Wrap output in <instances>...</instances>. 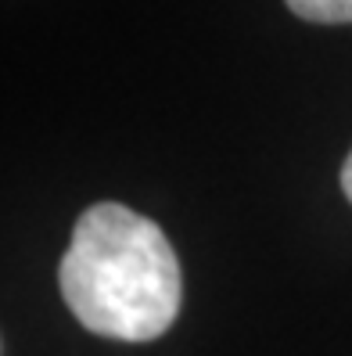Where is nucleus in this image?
Segmentation results:
<instances>
[{
	"label": "nucleus",
	"instance_id": "f257e3e1",
	"mask_svg": "<svg viewBox=\"0 0 352 356\" xmlns=\"http://www.w3.org/2000/svg\"><path fill=\"white\" fill-rule=\"evenodd\" d=\"M72 317L115 342H151L173 327L183 277L162 227L119 202H97L72 227L58 270Z\"/></svg>",
	"mask_w": 352,
	"mask_h": 356
},
{
	"label": "nucleus",
	"instance_id": "f03ea898",
	"mask_svg": "<svg viewBox=\"0 0 352 356\" xmlns=\"http://www.w3.org/2000/svg\"><path fill=\"white\" fill-rule=\"evenodd\" d=\"M299 18L320 26H342L352 22V0H284Z\"/></svg>",
	"mask_w": 352,
	"mask_h": 356
},
{
	"label": "nucleus",
	"instance_id": "7ed1b4c3",
	"mask_svg": "<svg viewBox=\"0 0 352 356\" xmlns=\"http://www.w3.org/2000/svg\"><path fill=\"white\" fill-rule=\"evenodd\" d=\"M342 191H345V198H349V205H352V152H349V159L342 162Z\"/></svg>",
	"mask_w": 352,
	"mask_h": 356
}]
</instances>
